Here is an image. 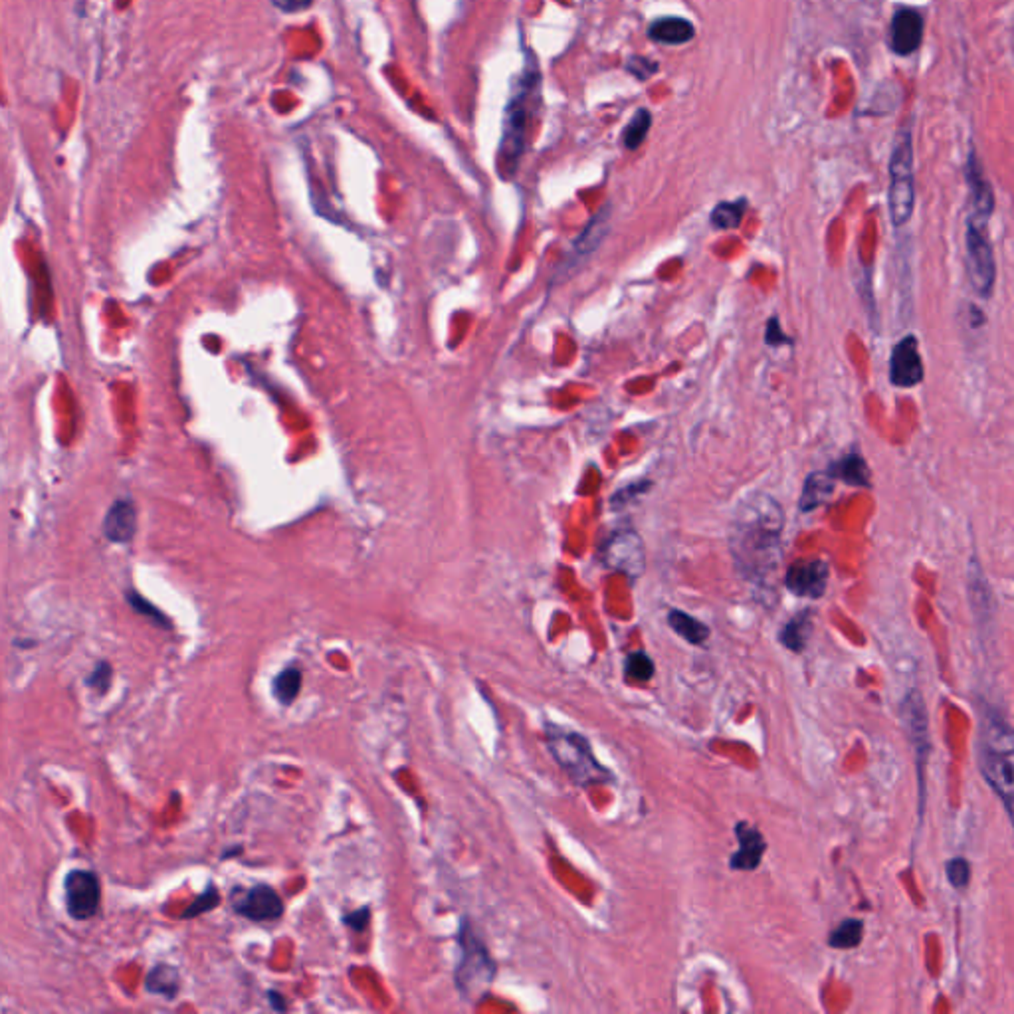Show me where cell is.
<instances>
[{"mask_svg": "<svg viewBox=\"0 0 1014 1014\" xmlns=\"http://www.w3.org/2000/svg\"><path fill=\"white\" fill-rule=\"evenodd\" d=\"M925 20L924 15L914 6L897 8L890 20L888 46L895 56H914L924 42Z\"/></svg>", "mask_w": 1014, "mask_h": 1014, "instance_id": "8fae6325", "label": "cell"}, {"mask_svg": "<svg viewBox=\"0 0 1014 1014\" xmlns=\"http://www.w3.org/2000/svg\"><path fill=\"white\" fill-rule=\"evenodd\" d=\"M230 904L235 912L250 922H274L284 915V902L279 894L266 883L254 888H235L230 894Z\"/></svg>", "mask_w": 1014, "mask_h": 1014, "instance_id": "30bf717a", "label": "cell"}, {"mask_svg": "<svg viewBox=\"0 0 1014 1014\" xmlns=\"http://www.w3.org/2000/svg\"><path fill=\"white\" fill-rule=\"evenodd\" d=\"M890 218L895 228L909 223L915 208V172H914V137L912 127L902 123L897 130L890 157Z\"/></svg>", "mask_w": 1014, "mask_h": 1014, "instance_id": "5b68a950", "label": "cell"}, {"mask_svg": "<svg viewBox=\"0 0 1014 1014\" xmlns=\"http://www.w3.org/2000/svg\"><path fill=\"white\" fill-rule=\"evenodd\" d=\"M668 624L675 634L682 636L685 643H690L694 646L704 644L709 638V628L702 621L694 619L692 614H687L684 611H670Z\"/></svg>", "mask_w": 1014, "mask_h": 1014, "instance_id": "7402d4cb", "label": "cell"}, {"mask_svg": "<svg viewBox=\"0 0 1014 1014\" xmlns=\"http://www.w3.org/2000/svg\"><path fill=\"white\" fill-rule=\"evenodd\" d=\"M462 957L456 967V987L465 1000H482L496 978V961L489 955L484 941L477 937L470 922H462L458 936Z\"/></svg>", "mask_w": 1014, "mask_h": 1014, "instance_id": "8992f818", "label": "cell"}, {"mask_svg": "<svg viewBox=\"0 0 1014 1014\" xmlns=\"http://www.w3.org/2000/svg\"><path fill=\"white\" fill-rule=\"evenodd\" d=\"M785 514L777 501L761 492L739 501L729 528V549L739 573L765 585L773 579L783 551Z\"/></svg>", "mask_w": 1014, "mask_h": 1014, "instance_id": "6da1fadb", "label": "cell"}, {"mask_svg": "<svg viewBox=\"0 0 1014 1014\" xmlns=\"http://www.w3.org/2000/svg\"><path fill=\"white\" fill-rule=\"evenodd\" d=\"M179 987H181L179 971L174 969L172 965H167V963L155 965L145 978V988L149 990V993L165 997L167 1000L177 998Z\"/></svg>", "mask_w": 1014, "mask_h": 1014, "instance_id": "44dd1931", "label": "cell"}, {"mask_svg": "<svg viewBox=\"0 0 1014 1014\" xmlns=\"http://www.w3.org/2000/svg\"><path fill=\"white\" fill-rule=\"evenodd\" d=\"M812 632V619H810V612L804 611L800 614H797L795 619H790L785 626L783 631H780V644H785L790 652H802L807 648V643L810 638Z\"/></svg>", "mask_w": 1014, "mask_h": 1014, "instance_id": "603a6c76", "label": "cell"}, {"mask_svg": "<svg viewBox=\"0 0 1014 1014\" xmlns=\"http://www.w3.org/2000/svg\"><path fill=\"white\" fill-rule=\"evenodd\" d=\"M829 565L821 559H804L787 569L785 587L802 599H821L829 585Z\"/></svg>", "mask_w": 1014, "mask_h": 1014, "instance_id": "7c38bea8", "label": "cell"}, {"mask_svg": "<svg viewBox=\"0 0 1014 1014\" xmlns=\"http://www.w3.org/2000/svg\"><path fill=\"white\" fill-rule=\"evenodd\" d=\"M137 529V511L130 499H120L110 507L103 533L113 543H130Z\"/></svg>", "mask_w": 1014, "mask_h": 1014, "instance_id": "e0dca14e", "label": "cell"}, {"mask_svg": "<svg viewBox=\"0 0 1014 1014\" xmlns=\"http://www.w3.org/2000/svg\"><path fill=\"white\" fill-rule=\"evenodd\" d=\"M601 561L632 580L644 573V543L632 529L614 531L601 547Z\"/></svg>", "mask_w": 1014, "mask_h": 1014, "instance_id": "ba28073f", "label": "cell"}, {"mask_svg": "<svg viewBox=\"0 0 1014 1014\" xmlns=\"http://www.w3.org/2000/svg\"><path fill=\"white\" fill-rule=\"evenodd\" d=\"M736 836L739 841V850L729 860L731 870L753 872L759 868L767 850V842L759 829H757L755 824L741 821L736 824Z\"/></svg>", "mask_w": 1014, "mask_h": 1014, "instance_id": "2e32d148", "label": "cell"}, {"mask_svg": "<svg viewBox=\"0 0 1014 1014\" xmlns=\"http://www.w3.org/2000/svg\"><path fill=\"white\" fill-rule=\"evenodd\" d=\"M66 909L69 917L78 922H88L96 917L101 904V883L96 872L72 870L64 878Z\"/></svg>", "mask_w": 1014, "mask_h": 1014, "instance_id": "9c48e42d", "label": "cell"}, {"mask_svg": "<svg viewBox=\"0 0 1014 1014\" xmlns=\"http://www.w3.org/2000/svg\"><path fill=\"white\" fill-rule=\"evenodd\" d=\"M967 248V276L973 289L981 298H990L997 282V262L993 244L988 238V220L978 216H967L965 232Z\"/></svg>", "mask_w": 1014, "mask_h": 1014, "instance_id": "52a82bcc", "label": "cell"}, {"mask_svg": "<svg viewBox=\"0 0 1014 1014\" xmlns=\"http://www.w3.org/2000/svg\"><path fill=\"white\" fill-rule=\"evenodd\" d=\"M650 125H652V115L648 110H638L634 113V118L628 121L626 130H624V147L626 149H638L640 145L644 143V139L650 131Z\"/></svg>", "mask_w": 1014, "mask_h": 1014, "instance_id": "f1b7e54d", "label": "cell"}, {"mask_svg": "<svg viewBox=\"0 0 1014 1014\" xmlns=\"http://www.w3.org/2000/svg\"><path fill=\"white\" fill-rule=\"evenodd\" d=\"M539 76L531 74V68L528 69V76L521 78L517 89L511 98L509 106L506 110L504 118V133H501L499 141V153H497V171L501 177L509 179L514 177L519 159L523 155L528 141V127L531 118V101L538 96Z\"/></svg>", "mask_w": 1014, "mask_h": 1014, "instance_id": "277c9868", "label": "cell"}, {"mask_svg": "<svg viewBox=\"0 0 1014 1014\" xmlns=\"http://www.w3.org/2000/svg\"><path fill=\"white\" fill-rule=\"evenodd\" d=\"M829 472L834 476V480H841L848 486H856V487H870V480H872V474L866 460L860 456L858 452L848 454V456L841 458L838 462H834Z\"/></svg>", "mask_w": 1014, "mask_h": 1014, "instance_id": "ffe728a7", "label": "cell"}, {"mask_svg": "<svg viewBox=\"0 0 1014 1014\" xmlns=\"http://www.w3.org/2000/svg\"><path fill=\"white\" fill-rule=\"evenodd\" d=\"M765 340H767L768 345H789V343H790V337H787V335L783 333V329H780V325H779V319H777V318H773L771 321L767 323V335H765Z\"/></svg>", "mask_w": 1014, "mask_h": 1014, "instance_id": "8d00e7d4", "label": "cell"}, {"mask_svg": "<svg viewBox=\"0 0 1014 1014\" xmlns=\"http://www.w3.org/2000/svg\"><path fill=\"white\" fill-rule=\"evenodd\" d=\"M301 690V670L289 666L279 672L272 682V694L282 706H291Z\"/></svg>", "mask_w": 1014, "mask_h": 1014, "instance_id": "cb8c5ba5", "label": "cell"}, {"mask_svg": "<svg viewBox=\"0 0 1014 1014\" xmlns=\"http://www.w3.org/2000/svg\"><path fill=\"white\" fill-rule=\"evenodd\" d=\"M747 211V201H731V203H719L712 213V225L717 230H731L737 228L743 220V214Z\"/></svg>", "mask_w": 1014, "mask_h": 1014, "instance_id": "4316f807", "label": "cell"}, {"mask_svg": "<svg viewBox=\"0 0 1014 1014\" xmlns=\"http://www.w3.org/2000/svg\"><path fill=\"white\" fill-rule=\"evenodd\" d=\"M862 936H864V924L860 919H846L831 934L829 946L834 949H854L860 946Z\"/></svg>", "mask_w": 1014, "mask_h": 1014, "instance_id": "484cf974", "label": "cell"}, {"mask_svg": "<svg viewBox=\"0 0 1014 1014\" xmlns=\"http://www.w3.org/2000/svg\"><path fill=\"white\" fill-rule=\"evenodd\" d=\"M648 487H650V482H643V484H636V486H628V487L621 489V492H616V494H614V497L611 499V506H612V507H621V506L628 504V501H631V499L634 497V494H644Z\"/></svg>", "mask_w": 1014, "mask_h": 1014, "instance_id": "d590c367", "label": "cell"}, {"mask_svg": "<svg viewBox=\"0 0 1014 1014\" xmlns=\"http://www.w3.org/2000/svg\"><path fill=\"white\" fill-rule=\"evenodd\" d=\"M654 662L646 652H632V654L626 656L624 675L631 682H648L654 678Z\"/></svg>", "mask_w": 1014, "mask_h": 1014, "instance_id": "83f0119b", "label": "cell"}, {"mask_svg": "<svg viewBox=\"0 0 1014 1014\" xmlns=\"http://www.w3.org/2000/svg\"><path fill=\"white\" fill-rule=\"evenodd\" d=\"M965 181L967 186H969V216L988 220L995 213L997 201L993 186H990L988 179L985 177V169L981 165V159L975 153V149H971L969 159H967Z\"/></svg>", "mask_w": 1014, "mask_h": 1014, "instance_id": "9a60e30c", "label": "cell"}, {"mask_svg": "<svg viewBox=\"0 0 1014 1014\" xmlns=\"http://www.w3.org/2000/svg\"><path fill=\"white\" fill-rule=\"evenodd\" d=\"M545 737L547 747L559 767L569 775L575 785L589 789L606 785L612 780V773L604 765L599 763L594 757L591 743L577 731H569L565 727H559L555 724L545 726Z\"/></svg>", "mask_w": 1014, "mask_h": 1014, "instance_id": "3957f363", "label": "cell"}, {"mask_svg": "<svg viewBox=\"0 0 1014 1014\" xmlns=\"http://www.w3.org/2000/svg\"><path fill=\"white\" fill-rule=\"evenodd\" d=\"M834 476L826 470V472H812L807 482L802 486V494H800V511H812L817 509L819 506H822L826 499H829L834 492Z\"/></svg>", "mask_w": 1014, "mask_h": 1014, "instance_id": "d6986e66", "label": "cell"}, {"mask_svg": "<svg viewBox=\"0 0 1014 1014\" xmlns=\"http://www.w3.org/2000/svg\"><path fill=\"white\" fill-rule=\"evenodd\" d=\"M111 678H113L111 664L106 662V660H101L86 678V685L91 687V690H96L99 695H103V694L110 692Z\"/></svg>", "mask_w": 1014, "mask_h": 1014, "instance_id": "1f68e13d", "label": "cell"}, {"mask_svg": "<svg viewBox=\"0 0 1014 1014\" xmlns=\"http://www.w3.org/2000/svg\"><path fill=\"white\" fill-rule=\"evenodd\" d=\"M240 852H242V848H240V846H235V848H230V850H225L223 856H220V858H225V860H226V858H235V856L240 854Z\"/></svg>", "mask_w": 1014, "mask_h": 1014, "instance_id": "ab89813d", "label": "cell"}, {"mask_svg": "<svg viewBox=\"0 0 1014 1014\" xmlns=\"http://www.w3.org/2000/svg\"><path fill=\"white\" fill-rule=\"evenodd\" d=\"M648 37H650V40L660 42V44L680 46V44H685V42H690L694 38V25L690 20L678 18V16L658 18L650 25Z\"/></svg>", "mask_w": 1014, "mask_h": 1014, "instance_id": "ac0fdd59", "label": "cell"}, {"mask_svg": "<svg viewBox=\"0 0 1014 1014\" xmlns=\"http://www.w3.org/2000/svg\"><path fill=\"white\" fill-rule=\"evenodd\" d=\"M606 223H609V208H604V211H601L597 214V218H592V223L579 236V240L575 244V260L579 258V256L589 254V252L597 248V244L606 235V226H609Z\"/></svg>", "mask_w": 1014, "mask_h": 1014, "instance_id": "d4e9b609", "label": "cell"}, {"mask_svg": "<svg viewBox=\"0 0 1014 1014\" xmlns=\"http://www.w3.org/2000/svg\"><path fill=\"white\" fill-rule=\"evenodd\" d=\"M890 381L894 387L900 389H914L924 381V361L914 335L904 337L894 347L890 357Z\"/></svg>", "mask_w": 1014, "mask_h": 1014, "instance_id": "4fadbf2b", "label": "cell"}, {"mask_svg": "<svg viewBox=\"0 0 1014 1014\" xmlns=\"http://www.w3.org/2000/svg\"><path fill=\"white\" fill-rule=\"evenodd\" d=\"M904 721L909 733V739L914 743L915 759L919 768V777H922V790H924V775H925V761L931 751L929 747V731H927V712L924 706V699L917 692H909L904 699Z\"/></svg>", "mask_w": 1014, "mask_h": 1014, "instance_id": "5bb4252c", "label": "cell"}, {"mask_svg": "<svg viewBox=\"0 0 1014 1014\" xmlns=\"http://www.w3.org/2000/svg\"><path fill=\"white\" fill-rule=\"evenodd\" d=\"M125 599H127V602L131 604V609H133L135 612L141 614V616H145V619H151L157 626L167 628V631H171V628H172V622L169 621V616H167V614H162V612L157 609V606L151 604V602H149L147 599H143L139 592L130 591V592L125 594Z\"/></svg>", "mask_w": 1014, "mask_h": 1014, "instance_id": "f546056e", "label": "cell"}, {"mask_svg": "<svg viewBox=\"0 0 1014 1014\" xmlns=\"http://www.w3.org/2000/svg\"><path fill=\"white\" fill-rule=\"evenodd\" d=\"M626 69L632 76H636L638 79H648L652 74L656 72L658 66L652 60H646V57H643V56H632V57H628Z\"/></svg>", "mask_w": 1014, "mask_h": 1014, "instance_id": "836d02e7", "label": "cell"}, {"mask_svg": "<svg viewBox=\"0 0 1014 1014\" xmlns=\"http://www.w3.org/2000/svg\"><path fill=\"white\" fill-rule=\"evenodd\" d=\"M218 904H220V894H218L214 885H211V888H206L201 895L196 897V900L189 905V909H184L183 919H193V917H198V915H203L206 912H213V909L218 907Z\"/></svg>", "mask_w": 1014, "mask_h": 1014, "instance_id": "4dcf8cb0", "label": "cell"}, {"mask_svg": "<svg viewBox=\"0 0 1014 1014\" xmlns=\"http://www.w3.org/2000/svg\"><path fill=\"white\" fill-rule=\"evenodd\" d=\"M267 1002H270V1005H272V1009H274V1010H277V1012H284V1010L287 1009L284 995H279V993H277V990H270V993H267Z\"/></svg>", "mask_w": 1014, "mask_h": 1014, "instance_id": "f35d334b", "label": "cell"}, {"mask_svg": "<svg viewBox=\"0 0 1014 1014\" xmlns=\"http://www.w3.org/2000/svg\"><path fill=\"white\" fill-rule=\"evenodd\" d=\"M977 757L988 787L1014 819V729L993 712L981 717Z\"/></svg>", "mask_w": 1014, "mask_h": 1014, "instance_id": "7a4b0ae2", "label": "cell"}, {"mask_svg": "<svg viewBox=\"0 0 1014 1014\" xmlns=\"http://www.w3.org/2000/svg\"><path fill=\"white\" fill-rule=\"evenodd\" d=\"M272 5L277 10H282V13L296 15V13H301V10L309 8L313 5V0H272Z\"/></svg>", "mask_w": 1014, "mask_h": 1014, "instance_id": "74e56055", "label": "cell"}, {"mask_svg": "<svg viewBox=\"0 0 1014 1014\" xmlns=\"http://www.w3.org/2000/svg\"><path fill=\"white\" fill-rule=\"evenodd\" d=\"M369 919H371V909L365 905V907L355 909V912H351V914H347L343 917V924L347 927H351L353 931H363L369 925Z\"/></svg>", "mask_w": 1014, "mask_h": 1014, "instance_id": "e575fe53", "label": "cell"}, {"mask_svg": "<svg viewBox=\"0 0 1014 1014\" xmlns=\"http://www.w3.org/2000/svg\"><path fill=\"white\" fill-rule=\"evenodd\" d=\"M947 878L957 890H963L971 882V866L965 858H955L947 864Z\"/></svg>", "mask_w": 1014, "mask_h": 1014, "instance_id": "d6a6232c", "label": "cell"}]
</instances>
